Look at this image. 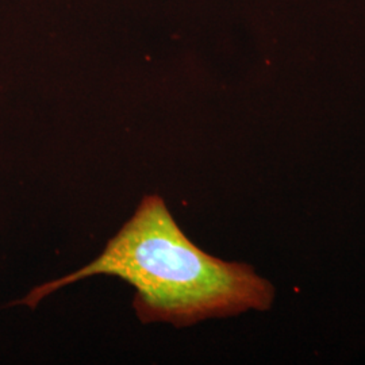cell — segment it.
<instances>
[{
  "label": "cell",
  "mask_w": 365,
  "mask_h": 365,
  "mask_svg": "<svg viewBox=\"0 0 365 365\" xmlns=\"http://www.w3.org/2000/svg\"><path fill=\"white\" fill-rule=\"evenodd\" d=\"M96 274L117 276L135 289L140 321L195 325L249 310H268L274 287L242 262L212 257L182 233L163 197L145 196L98 259L34 288L21 303L34 307L54 291Z\"/></svg>",
  "instance_id": "6da1fadb"
}]
</instances>
